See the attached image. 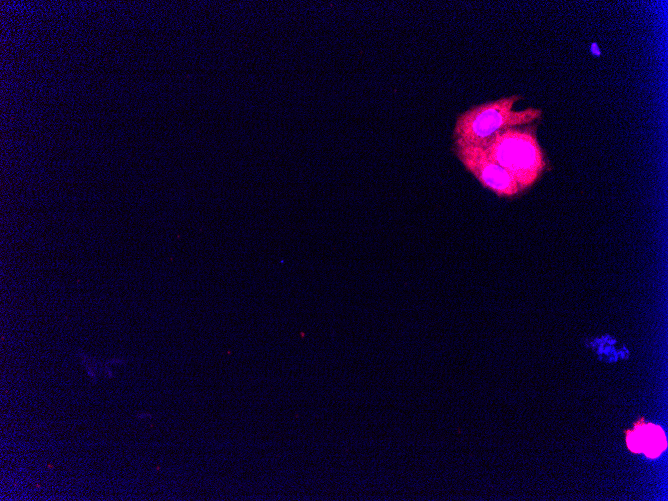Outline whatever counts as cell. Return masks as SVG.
Listing matches in <instances>:
<instances>
[{
	"label": "cell",
	"instance_id": "obj_2",
	"mask_svg": "<svg viewBox=\"0 0 668 501\" xmlns=\"http://www.w3.org/2000/svg\"><path fill=\"white\" fill-rule=\"evenodd\" d=\"M521 96L514 94L474 105L460 113L453 128L454 144L483 145L491 136L502 130L535 123L542 110L529 107L514 110Z\"/></svg>",
	"mask_w": 668,
	"mask_h": 501
},
{
	"label": "cell",
	"instance_id": "obj_4",
	"mask_svg": "<svg viewBox=\"0 0 668 501\" xmlns=\"http://www.w3.org/2000/svg\"><path fill=\"white\" fill-rule=\"evenodd\" d=\"M627 440L631 450L635 452L643 451L651 458L657 457L666 446L663 431L654 425L636 429L628 436Z\"/></svg>",
	"mask_w": 668,
	"mask_h": 501
},
{
	"label": "cell",
	"instance_id": "obj_3",
	"mask_svg": "<svg viewBox=\"0 0 668 501\" xmlns=\"http://www.w3.org/2000/svg\"><path fill=\"white\" fill-rule=\"evenodd\" d=\"M453 147L464 167L497 196L511 198L523 193L514 178L483 147L466 144H454Z\"/></svg>",
	"mask_w": 668,
	"mask_h": 501
},
{
	"label": "cell",
	"instance_id": "obj_1",
	"mask_svg": "<svg viewBox=\"0 0 668 501\" xmlns=\"http://www.w3.org/2000/svg\"><path fill=\"white\" fill-rule=\"evenodd\" d=\"M481 147L514 178L522 192L537 182L547 165L533 123L497 132Z\"/></svg>",
	"mask_w": 668,
	"mask_h": 501
}]
</instances>
